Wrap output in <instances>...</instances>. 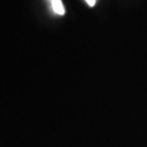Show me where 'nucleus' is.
<instances>
[{
    "label": "nucleus",
    "mask_w": 147,
    "mask_h": 147,
    "mask_svg": "<svg viewBox=\"0 0 147 147\" xmlns=\"http://www.w3.org/2000/svg\"><path fill=\"white\" fill-rule=\"evenodd\" d=\"M51 2V7H53V10L55 11V13H57L59 16H63L65 13L64 10V7L61 0H49Z\"/></svg>",
    "instance_id": "nucleus-1"
},
{
    "label": "nucleus",
    "mask_w": 147,
    "mask_h": 147,
    "mask_svg": "<svg viewBox=\"0 0 147 147\" xmlns=\"http://www.w3.org/2000/svg\"><path fill=\"white\" fill-rule=\"evenodd\" d=\"M86 1V3L89 5V7H94L96 5V0H85Z\"/></svg>",
    "instance_id": "nucleus-2"
}]
</instances>
